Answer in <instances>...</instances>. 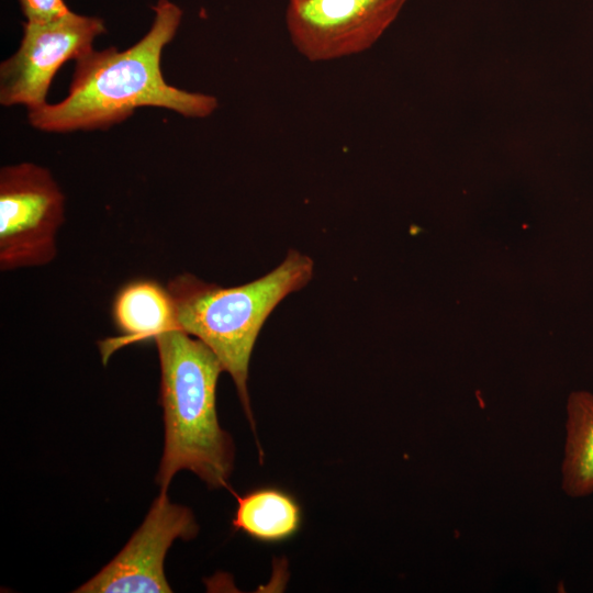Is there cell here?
<instances>
[{"label":"cell","instance_id":"cell-8","mask_svg":"<svg viewBox=\"0 0 593 593\" xmlns=\"http://www.w3.org/2000/svg\"><path fill=\"white\" fill-rule=\"evenodd\" d=\"M112 318L120 335L99 343L104 363L124 346L155 340L158 335L178 328L174 300L167 287L152 279H136L124 284L113 300Z\"/></svg>","mask_w":593,"mask_h":593},{"label":"cell","instance_id":"cell-9","mask_svg":"<svg viewBox=\"0 0 593 593\" xmlns=\"http://www.w3.org/2000/svg\"><path fill=\"white\" fill-rule=\"evenodd\" d=\"M237 500L232 525L261 542H281L292 538L302 525V508L289 492L276 488H258Z\"/></svg>","mask_w":593,"mask_h":593},{"label":"cell","instance_id":"cell-7","mask_svg":"<svg viewBox=\"0 0 593 593\" xmlns=\"http://www.w3.org/2000/svg\"><path fill=\"white\" fill-rule=\"evenodd\" d=\"M197 533L198 525L191 511L171 503L167 492L160 491L126 546L76 592H171L164 573L166 553L175 539L188 540Z\"/></svg>","mask_w":593,"mask_h":593},{"label":"cell","instance_id":"cell-1","mask_svg":"<svg viewBox=\"0 0 593 593\" xmlns=\"http://www.w3.org/2000/svg\"><path fill=\"white\" fill-rule=\"evenodd\" d=\"M149 31L125 51H89L76 59L68 96L57 104L29 110L32 126L45 132L107 128L128 119L139 107L172 110L203 119L219 107L211 94L168 85L160 69L163 48L175 37L182 10L158 0Z\"/></svg>","mask_w":593,"mask_h":593},{"label":"cell","instance_id":"cell-4","mask_svg":"<svg viewBox=\"0 0 593 593\" xmlns=\"http://www.w3.org/2000/svg\"><path fill=\"white\" fill-rule=\"evenodd\" d=\"M65 197L51 172L32 163L0 170V269L43 266L56 256Z\"/></svg>","mask_w":593,"mask_h":593},{"label":"cell","instance_id":"cell-5","mask_svg":"<svg viewBox=\"0 0 593 593\" xmlns=\"http://www.w3.org/2000/svg\"><path fill=\"white\" fill-rule=\"evenodd\" d=\"M104 32L103 20L72 11L52 20L24 22L19 49L0 66V103L23 104L29 110L44 105L61 65L91 51L94 38Z\"/></svg>","mask_w":593,"mask_h":593},{"label":"cell","instance_id":"cell-6","mask_svg":"<svg viewBox=\"0 0 593 593\" xmlns=\"http://www.w3.org/2000/svg\"><path fill=\"white\" fill-rule=\"evenodd\" d=\"M406 0H289L286 25L295 49L326 61L370 48Z\"/></svg>","mask_w":593,"mask_h":593},{"label":"cell","instance_id":"cell-3","mask_svg":"<svg viewBox=\"0 0 593 593\" xmlns=\"http://www.w3.org/2000/svg\"><path fill=\"white\" fill-rule=\"evenodd\" d=\"M313 260L290 250L267 275L238 287L223 288L182 273L168 281L178 328L203 342L219 358L237 389L254 427L247 377L257 336L273 309L313 277Z\"/></svg>","mask_w":593,"mask_h":593},{"label":"cell","instance_id":"cell-11","mask_svg":"<svg viewBox=\"0 0 593 593\" xmlns=\"http://www.w3.org/2000/svg\"><path fill=\"white\" fill-rule=\"evenodd\" d=\"M26 21H46L61 16L70 10L64 0H18Z\"/></svg>","mask_w":593,"mask_h":593},{"label":"cell","instance_id":"cell-2","mask_svg":"<svg viewBox=\"0 0 593 593\" xmlns=\"http://www.w3.org/2000/svg\"><path fill=\"white\" fill-rule=\"evenodd\" d=\"M160 363L165 445L156 482L161 492L179 470L210 488L227 486L234 445L219 424L216 385L223 367L200 339L175 328L155 338Z\"/></svg>","mask_w":593,"mask_h":593},{"label":"cell","instance_id":"cell-10","mask_svg":"<svg viewBox=\"0 0 593 593\" xmlns=\"http://www.w3.org/2000/svg\"><path fill=\"white\" fill-rule=\"evenodd\" d=\"M561 488L572 497L593 493V394L588 391L568 398Z\"/></svg>","mask_w":593,"mask_h":593}]
</instances>
